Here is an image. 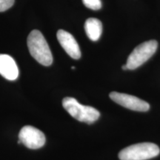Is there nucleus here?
Masks as SVG:
<instances>
[{"instance_id":"f257e3e1","label":"nucleus","mask_w":160,"mask_h":160,"mask_svg":"<svg viewBox=\"0 0 160 160\" xmlns=\"http://www.w3.org/2000/svg\"><path fill=\"white\" fill-rule=\"evenodd\" d=\"M28 48L32 57L41 65L50 66L53 62V56L48 44L42 33L33 30L28 37Z\"/></svg>"},{"instance_id":"9d476101","label":"nucleus","mask_w":160,"mask_h":160,"mask_svg":"<svg viewBox=\"0 0 160 160\" xmlns=\"http://www.w3.org/2000/svg\"><path fill=\"white\" fill-rule=\"evenodd\" d=\"M82 2L86 8L93 11H98L102 8L101 0H82Z\"/></svg>"},{"instance_id":"1a4fd4ad","label":"nucleus","mask_w":160,"mask_h":160,"mask_svg":"<svg viewBox=\"0 0 160 160\" xmlns=\"http://www.w3.org/2000/svg\"><path fill=\"white\" fill-rule=\"evenodd\" d=\"M85 31L91 41H97L102 33V25L100 20L96 18H89L85 23Z\"/></svg>"},{"instance_id":"39448f33","label":"nucleus","mask_w":160,"mask_h":160,"mask_svg":"<svg viewBox=\"0 0 160 160\" xmlns=\"http://www.w3.org/2000/svg\"><path fill=\"white\" fill-rule=\"evenodd\" d=\"M19 140L25 147L30 149H39L45 144V134L31 125H27L21 129L19 133Z\"/></svg>"},{"instance_id":"6e6552de","label":"nucleus","mask_w":160,"mask_h":160,"mask_svg":"<svg viewBox=\"0 0 160 160\" xmlns=\"http://www.w3.org/2000/svg\"><path fill=\"white\" fill-rule=\"evenodd\" d=\"M0 74L6 79L13 81L19 77L18 66L11 57L0 54Z\"/></svg>"},{"instance_id":"20e7f679","label":"nucleus","mask_w":160,"mask_h":160,"mask_svg":"<svg viewBox=\"0 0 160 160\" xmlns=\"http://www.w3.org/2000/svg\"><path fill=\"white\" fill-rule=\"evenodd\" d=\"M158 42L156 40H150L140 44L131 52L125 65L128 70H135L142 65L157 51Z\"/></svg>"},{"instance_id":"f03ea898","label":"nucleus","mask_w":160,"mask_h":160,"mask_svg":"<svg viewBox=\"0 0 160 160\" xmlns=\"http://www.w3.org/2000/svg\"><path fill=\"white\" fill-rule=\"evenodd\" d=\"M62 106L72 117L82 122L92 124L100 117V113L94 108L81 105L73 97L64 98Z\"/></svg>"},{"instance_id":"423d86ee","label":"nucleus","mask_w":160,"mask_h":160,"mask_svg":"<svg viewBox=\"0 0 160 160\" xmlns=\"http://www.w3.org/2000/svg\"><path fill=\"white\" fill-rule=\"evenodd\" d=\"M109 97L116 103L132 111L146 112L150 109V105L148 103L134 96L119 93V92H111Z\"/></svg>"},{"instance_id":"7ed1b4c3","label":"nucleus","mask_w":160,"mask_h":160,"mask_svg":"<svg viewBox=\"0 0 160 160\" xmlns=\"http://www.w3.org/2000/svg\"><path fill=\"white\" fill-rule=\"evenodd\" d=\"M159 153V146L156 144L138 143L122 150L119 158L120 160H148L157 157Z\"/></svg>"},{"instance_id":"9b49d317","label":"nucleus","mask_w":160,"mask_h":160,"mask_svg":"<svg viewBox=\"0 0 160 160\" xmlns=\"http://www.w3.org/2000/svg\"><path fill=\"white\" fill-rule=\"evenodd\" d=\"M15 0H0V12H3L11 8L14 4Z\"/></svg>"},{"instance_id":"0eeeda50","label":"nucleus","mask_w":160,"mask_h":160,"mask_svg":"<svg viewBox=\"0 0 160 160\" xmlns=\"http://www.w3.org/2000/svg\"><path fill=\"white\" fill-rule=\"evenodd\" d=\"M57 37L59 44L70 57L74 59H79L81 57L79 46L73 35L64 30H59Z\"/></svg>"},{"instance_id":"f8f14e48","label":"nucleus","mask_w":160,"mask_h":160,"mask_svg":"<svg viewBox=\"0 0 160 160\" xmlns=\"http://www.w3.org/2000/svg\"><path fill=\"white\" fill-rule=\"evenodd\" d=\"M122 70H124V71H126V70H128V69L127 65H122Z\"/></svg>"}]
</instances>
